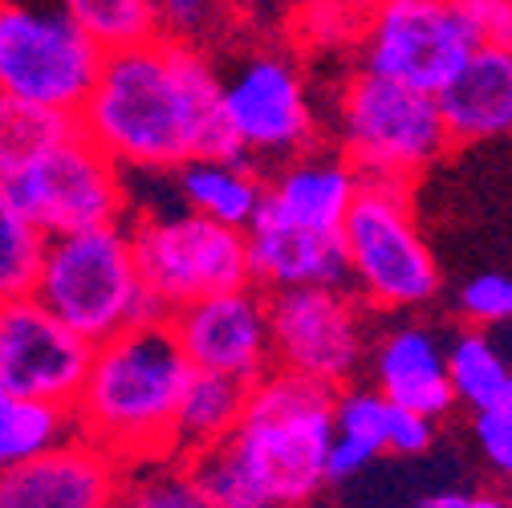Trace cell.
<instances>
[{
    "mask_svg": "<svg viewBox=\"0 0 512 508\" xmlns=\"http://www.w3.org/2000/svg\"><path fill=\"white\" fill-rule=\"evenodd\" d=\"M118 508H212L183 460H151L126 468Z\"/></svg>",
    "mask_w": 512,
    "mask_h": 508,
    "instance_id": "cell-26",
    "label": "cell"
},
{
    "mask_svg": "<svg viewBox=\"0 0 512 508\" xmlns=\"http://www.w3.org/2000/svg\"><path fill=\"white\" fill-rule=\"evenodd\" d=\"M456 301L480 326H508L512 322V277L508 273H476L460 289Z\"/></svg>",
    "mask_w": 512,
    "mask_h": 508,
    "instance_id": "cell-28",
    "label": "cell"
},
{
    "mask_svg": "<svg viewBox=\"0 0 512 508\" xmlns=\"http://www.w3.org/2000/svg\"><path fill=\"white\" fill-rule=\"evenodd\" d=\"M70 13L106 57L163 37V17L151 0H70Z\"/></svg>",
    "mask_w": 512,
    "mask_h": 508,
    "instance_id": "cell-24",
    "label": "cell"
},
{
    "mask_svg": "<svg viewBox=\"0 0 512 508\" xmlns=\"http://www.w3.org/2000/svg\"><path fill=\"white\" fill-rule=\"evenodd\" d=\"M338 126L346 159L362 179L407 183L452 143L431 94L382 82L366 70L346 82L338 102Z\"/></svg>",
    "mask_w": 512,
    "mask_h": 508,
    "instance_id": "cell-8",
    "label": "cell"
},
{
    "mask_svg": "<svg viewBox=\"0 0 512 508\" xmlns=\"http://www.w3.org/2000/svg\"><path fill=\"white\" fill-rule=\"evenodd\" d=\"M435 443V423L423 415H411L403 407H391V431H387V448L399 456H419Z\"/></svg>",
    "mask_w": 512,
    "mask_h": 508,
    "instance_id": "cell-31",
    "label": "cell"
},
{
    "mask_svg": "<svg viewBox=\"0 0 512 508\" xmlns=\"http://www.w3.org/2000/svg\"><path fill=\"white\" fill-rule=\"evenodd\" d=\"M334 439V391L273 370L240 427L187 468L212 508H301L330 484Z\"/></svg>",
    "mask_w": 512,
    "mask_h": 508,
    "instance_id": "cell-2",
    "label": "cell"
},
{
    "mask_svg": "<svg viewBox=\"0 0 512 508\" xmlns=\"http://www.w3.org/2000/svg\"><path fill=\"white\" fill-rule=\"evenodd\" d=\"M492 411H496V415H508V419H512V378H508V383H504V391L496 395ZM480 415H484V411H480Z\"/></svg>",
    "mask_w": 512,
    "mask_h": 508,
    "instance_id": "cell-35",
    "label": "cell"
},
{
    "mask_svg": "<svg viewBox=\"0 0 512 508\" xmlns=\"http://www.w3.org/2000/svg\"><path fill=\"white\" fill-rule=\"evenodd\" d=\"M472 508H512V504L500 496H472Z\"/></svg>",
    "mask_w": 512,
    "mask_h": 508,
    "instance_id": "cell-36",
    "label": "cell"
},
{
    "mask_svg": "<svg viewBox=\"0 0 512 508\" xmlns=\"http://www.w3.org/2000/svg\"><path fill=\"white\" fill-rule=\"evenodd\" d=\"M135 261L147 293L175 317L179 309L252 289L248 232L212 224L196 212H143L131 224Z\"/></svg>",
    "mask_w": 512,
    "mask_h": 508,
    "instance_id": "cell-6",
    "label": "cell"
},
{
    "mask_svg": "<svg viewBox=\"0 0 512 508\" xmlns=\"http://www.w3.org/2000/svg\"><path fill=\"white\" fill-rule=\"evenodd\" d=\"M265 187L269 183L261 179V171L220 159H196L175 171V196L183 200V208L236 232H248L252 220L261 216Z\"/></svg>",
    "mask_w": 512,
    "mask_h": 508,
    "instance_id": "cell-20",
    "label": "cell"
},
{
    "mask_svg": "<svg viewBox=\"0 0 512 508\" xmlns=\"http://www.w3.org/2000/svg\"><path fill=\"white\" fill-rule=\"evenodd\" d=\"M447 378H452V387H456V399L472 403L480 415V411H492V403L512 378V370L488 334L468 330V334H456L452 346H447Z\"/></svg>",
    "mask_w": 512,
    "mask_h": 508,
    "instance_id": "cell-25",
    "label": "cell"
},
{
    "mask_svg": "<svg viewBox=\"0 0 512 508\" xmlns=\"http://www.w3.org/2000/svg\"><path fill=\"white\" fill-rule=\"evenodd\" d=\"M252 285L261 293L289 289H350L354 269L342 232H317L261 212L248 228Z\"/></svg>",
    "mask_w": 512,
    "mask_h": 508,
    "instance_id": "cell-16",
    "label": "cell"
},
{
    "mask_svg": "<svg viewBox=\"0 0 512 508\" xmlns=\"http://www.w3.org/2000/svg\"><path fill=\"white\" fill-rule=\"evenodd\" d=\"M460 13L468 17L480 49L512 53V5L508 0H460Z\"/></svg>",
    "mask_w": 512,
    "mask_h": 508,
    "instance_id": "cell-29",
    "label": "cell"
},
{
    "mask_svg": "<svg viewBox=\"0 0 512 508\" xmlns=\"http://www.w3.org/2000/svg\"><path fill=\"white\" fill-rule=\"evenodd\" d=\"M439 114L452 139H496L512 131V53L480 49L468 70L439 98Z\"/></svg>",
    "mask_w": 512,
    "mask_h": 508,
    "instance_id": "cell-19",
    "label": "cell"
},
{
    "mask_svg": "<svg viewBox=\"0 0 512 508\" xmlns=\"http://www.w3.org/2000/svg\"><path fill=\"white\" fill-rule=\"evenodd\" d=\"M106 53L74 21L70 5H0V94L82 114Z\"/></svg>",
    "mask_w": 512,
    "mask_h": 508,
    "instance_id": "cell-5",
    "label": "cell"
},
{
    "mask_svg": "<svg viewBox=\"0 0 512 508\" xmlns=\"http://www.w3.org/2000/svg\"><path fill=\"white\" fill-rule=\"evenodd\" d=\"M78 114H57L0 94V183H13L37 155L78 135Z\"/></svg>",
    "mask_w": 512,
    "mask_h": 508,
    "instance_id": "cell-22",
    "label": "cell"
},
{
    "mask_svg": "<svg viewBox=\"0 0 512 508\" xmlns=\"http://www.w3.org/2000/svg\"><path fill=\"white\" fill-rule=\"evenodd\" d=\"M476 53L480 41L460 5H435V0H391V5H382L370 17L362 49L366 74L431 98L452 86Z\"/></svg>",
    "mask_w": 512,
    "mask_h": 508,
    "instance_id": "cell-10",
    "label": "cell"
},
{
    "mask_svg": "<svg viewBox=\"0 0 512 508\" xmlns=\"http://www.w3.org/2000/svg\"><path fill=\"white\" fill-rule=\"evenodd\" d=\"M94 362V346L53 317L37 297L0 305V378L17 399L74 407Z\"/></svg>",
    "mask_w": 512,
    "mask_h": 508,
    "instance_id": "cell-13",
    "label": "cell"
},
{
    "mask_svg": "<svg viewBox=\"0 0 512 508\" xmlns=\"http://www.w3.org/2000/svg\"><path fill=\"white\" fill-rule=\"evenodd\" d=\"M378 395L391 407H403L423 419H439L456 407V387L447 378V350H439L435 334L419 326L391 330L374 354Z\"/></svg>",
    "mask_w": 512,
    "mask_h": 508,
    "instance_id": "cell-18",
    "label": "cell"
},
{
    "mask_svg": "<svg viewBox=\"0 0 512 508\" xmlns=\"http://www.w3.org/2000/svg\"><path fill=\"white\" fill-rule=\"evenodd\" d=\"M220 106L240 147L261 159H301L317 131L305 86L285 57L261 49L240 57L232 70H220Z\"/></svg>",
    "mask_w": 512,
    "mask_h": 508,
    "instance_id": "cell-12",
    "label": "cell"
},
{
    "mask_svg": "<svg viewBox=\"0 0 512 508\" xmlns=\"http://www.w3.org/2000/svg\"><path fill=\"white\" fill-rule=\"evenodd\" d=\"M415 508H472V496H464V492H435V496L419 500Z\"/></svg>",
    "mask_w": 512,
    "mask_h": 508,
    "instance_id": "cell-34",
    "label": "cell"
},
{
    "mask_svg": "<svg viewBox=\"0 0 512 508\" xmlns=\"http://www.w3.org/2000/svg\"><path fill=\"white\" fill-rule=\"evenodd\" d=\"M33 297L90 346H102L135 326L171 322V313L143 285L131 224L49 240Z\"/></svg>",
    "mask_w": 512,
    "mask_h": 508,
    "instance_id": "cell-4",
    "label": "cell"
},
{
    "mask_svg": "<svg viewBox=\"0 0 512 508\" xmlns=\"http://www.w3.org/2000/svg\"><path fill=\"white\" fill-rule=\"evenodd\" d=\"M273 362L313 387L346 391L366 358V326L350 289L269 293Z\"/></svg>",
    "mask_w": 512,
    "mask_h": 508,
    "instance_id": "cell-11",
    "label": "cell"
},
{
    "mask_svg": "<svg viewBox=\"0 0 512 508\" xmlns=\"http://www.w3.org/2000/svg\"><path fill=\"white\" fill-rule=\"evenodd\" d=\"M171 330L187 362L204 374H224L244 387H261L277 370L273 330H269V293L236 289L196 301L171 317Z\"/></svg>",
    "mask_w": 512,
    "mask_h": 508,
    "instance_id": "cell-14",
    "label": "cell"
},
{
    "mask_svg": "<svg viewBox=\"0 0 512 508\" xmlns=\"http://www.w3.org/2000/svg\"><path fill=\"white\" fill-rule=\"evenodd\" d=\"M13 411H17V395L0 378V472L13 468Z\"/></svg>",
    "mask_w": 512,
    "mask_h": 508,
    "instance_id": "cell-33",
    "label": "cell"
},
{
    "mask_svg": "<svg viewBox=\"0 0 512 508\" xmlns=\"http://www.w3.org/2000/svg\"><path fill=\"white\" fill-rule=\"evenodd\" d=\"M122 480L126 468L110 452L74 439L0 472V508H118Z\"/></svg>",
    "mask_w": 512,
    "mask_h": 508,
    "instance_id": "cell-15",
    "label": "cell"
},
{
    "mask_svg": "<svg viewBox=\"0 0 512 508\" xmlns=\"http://www.w3.org/2000/svg\"><path fill=\"white\" fill-rule=\"evenodd\" d=\"M362 192V175L350 167L346 155H301L293 163H281V171L265 187V208L269 216L317 228V232H342L354 200Z\"/></svg>",
    "mask_w": 512,
    "mask_h": 508,
    "instance_id": "cell-17",
    "label": "cell"
},
{
    "mask_svg": "<svg viewBox=\"0 0 512 508\" xmlns=\"http://www.w3.org/2000/svg\"><path fill=\"white\" fill-rule=\"evenodd\" d=\"M248 395L252 387L236 383V378H224V374H204L196 370L191 387L179 403V419H175V439H171V460H196L200 452L216 448L224 443L240 419H244V407H248Z\"/></svg>",
    "mask_w": 512,
    "mask_h": 508,
    "instance_id": "cell-21",
    "label": "cell"
},
{
    "mask_svg": "<svg viewBox=\"0 0 512 508\" xmlns=\"http://www.w3.org/2000/svg\"><path fill=\"white\" fill-rule=\"evenodd\" d=\"M476 443L492 468L512 476V419L508 415H496V411L476 415Z\"/></svg>",
    "mask_w": 512,
    "mask_h": 508,
    "instance_id": "cell-30",
    "label": "cell"
},
{
    "mask_svg": "<svg viewBox=\"0 0 512 508\" xmlns=\"http://www.w3.org/2000/svg\"><path fill=\"white\" fill-rule=\"evenodd\" d=\"M9 192L49 240L126 224V212H131L126 171L86 131L37 155L9 183Z\"/></svg>",
    "mask_w": 512,
    "mask_h": 508,
    "instance_id": "cell-9",
    "label": "cell"
},
{
    "mask_svg": "<svg viewBox=\"0 0 512 508\" xmlns=\"http://www.w3.org/2000/svg\"><path fill=\"white\" fill-rule=\"evenodd\" d=\"M378 452H370L366 443H354V439H334V452H330V484H342L350 476H358Z\"/></svg>",
    "mask_w": 512,
    "mask_h": 508,
    "instance_id": "cell-32",
    "label": "cell"
},
{
    "mask_svg": "<svg viewBox=\"0 0 512 508\" xmlns=\"http://www.w3.org/2000/svg\"><path fill=\"white\" fill-rule=\"evenodd\" d=\"M45 248L49 236L21 212L9 183H0V305L37 293Z\"/></svg>",
    "mask_w": 512,
    "mask_h": 508,
    "instance_id": "cell-23",
    "label": "cell"
},
{
    "mask_svg": "<svg viewBox=\"0 0 512 508\" xmlns=\"http://www.w3.org/2000/svg\"><path fill=\"white\" fill-rule=\"evenodd\" d=\"M196 378L171 322L122 330L94 346L86 387L74 403L78 435L122 468L171 460L179 403Z\"/></svg>",
    "mask_w": 512,
    "mask_h": 508,
    "instance_id": "cell-3",
    "label": "cell"
},
{
    "mask_svg": "<svg viewBox=\"0 0 512 508\" xmlns=\"http://www.w3.org/2000/svg\"><path fill=\"white\" fill-rule=\"evenodd\" d=\"M334 431L342 439L366 443L370 452H387V431H391V403L378 391L346 387L334 395Z\"/></svg>",
    "mask_w": 512,
    "mask_h": 508,
    "instance_id": "cell-27",
    "label": "cell"
},
{
    "mask_svg": "<svg viewBox=\"0 0 512 508\" xmlns=\"http://www.w3.org/2000/svg\"><path fill=\"white\" fill-rule=\"evenodd\" d=\"M354 285L382 309H411L435 297L439 269L411 216V187L399 179H362L342 224Z\"/></svg>",
    "mask_w": 512,
    "mask_h": 508,
    "instance_id": "cell-7",
    "label": "cell"
},
{
    "mask_svg": "<svg viewBox=\"0 0 512 508\" xmlns=\"http://www.w3.org/2000/svg\"><path fill=\"white\" fill-rule=\"evenodd\" d=\"M82 131L135 175L183 171L196 159L252 167L220 106V70L200 45L155 37L106 57L102 78L78 114Z\"/></svg>",
    "mask_w": 512,
    "mask_h": 508,
    "instance_id": "cell-1",
    "label": "cell"
}]
</instances>
